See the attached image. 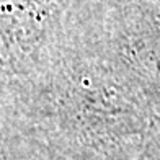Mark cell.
Returning a JSON list of instances; mask_svg holds the SVG:
<instances>
[{
  "label": "cell",
  "instance_id": "1",
  "mask_svg": "<svg viewBox=\"0 0 160 160\" xmlns=\"http://www.w3.org/2000/svg\"><path fill=\"white\" fill-rule=\"evenodd\" d=\"M106 0H0V54L92 42Z\"/></svg>",
  "mask_w": 160,
  "mask_h": 160
}]
</instances>
